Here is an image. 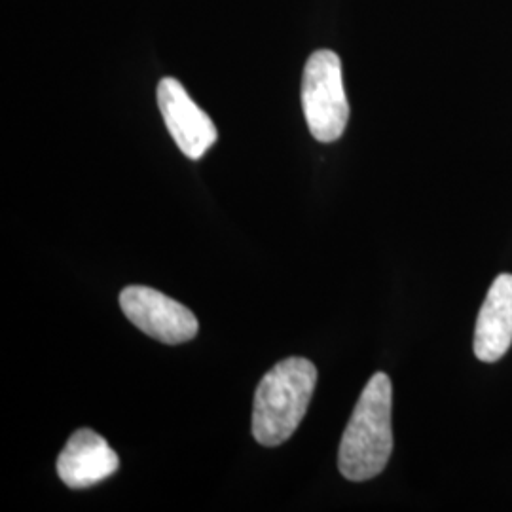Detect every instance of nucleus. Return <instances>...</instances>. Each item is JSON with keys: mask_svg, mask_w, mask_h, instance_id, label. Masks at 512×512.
Listing matches in <instances>:
<instances>
[{"mask_svg": "<svg viewBox=\"0 0 512 512\" xmlns=\"http://www.w3.org/2000/svg\"><path fill=\"white\" fill-rule=\"evenodd\" d=\"M302 110L310 133L319 143L338 141L349 120L342 61L330 50L310 55L302 74Z\"/></svg>", "mask_w": 512, "mask_h": 512, "instance_id": "7ed1b4c3", "label": "nucleus"}, {"mask_svg": "<svg viewBox=\"0 0 512 512\" xmlns=\"http://www.w3.org/2000/svg\"><path fill=\"white\" fill-rule=\"evenodd\" d=\"M120 308L137 329L169 346L190 342L200 329L192 311L150 287H126L120 293Z\"/></svg>", "mask_w": 512, "mask_h": 512, "instance_id": "20e7f679", "label": "nucleus"}, {"mask_svg": "<svg viewBox=\"0 0 512 512\" xmlns=\"http://www.w3.org/2000/svg\"><path fill=\"white\" fill-rule=\"evenodd\" d=\"M118 454L92 429H78L57 458V475L73 490H86L114 475Z\"/></svg>", "mask_w": 512, "mask_h": 512, "instance_id": "423d86ee", "label": "nucleus"}, {"mask_svg": "<svg viewBox=\"0 0 512 512\" xmlns=\"http://www.w3.org/2000/svg\"><path fill=\"white\" fill-rule=\"evenodd\" d=\"M317 384V368L304 357H289L260 380L253 404V437L262 446H279L304 420Z\"/></svg>", "mask_w": 512, "mask_h": 512, "instance_id": "f03ea898", "label": "nucleus"}, {"mask_svg": "<svg viewBox=\"0 0 512 512\" xmlns=\"http://www.w3.org/2000/svg\"><path fill=\"white\" fill-rule=\"evenodd\" d=\"M158 107L164 116L165 128L190 160H200L217 143L219 133L213 120L192 101L179 80L169 76L160 80Z\"/></svg>", "mask_w": 512, "mask_h": 512, "instance_id": "39448f33", "label": "nucleus"}, {"mask_svg": "<svg viewBox=\"0 0 512 512\" xmlns=\"http://www.w3.org/2000/svg\"><path fill=\"white\" fill-rule=\"evenodd\" d=\"M393 385L384 372L366 384L338 450V469L351 482L380 475L393 452Z\"/></svg>", "mask_w": 512, "mask_h": 512, "instance_id": "f257e3e1", "label": "nucleus"}, {"mask_svg": "<svg viewBox=\"0 0 512 512\" xmlns=\"http://www.w3.org/2000/svg\"><path fill=\"white\" fill-rule=\"evenodd\" d=\"M473 346L482 363H495L511 349L512 274L495 277L478 313Z\"/></svg>", "mask_w": 512, "mask_h": 512, "instance_id": "0eeeda50", "label": "nucleus"}]
</instances>
